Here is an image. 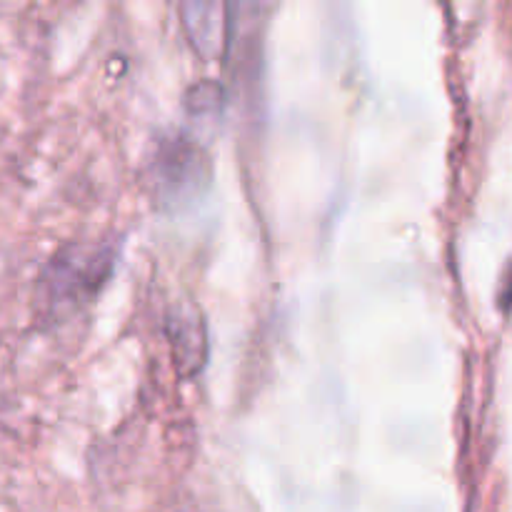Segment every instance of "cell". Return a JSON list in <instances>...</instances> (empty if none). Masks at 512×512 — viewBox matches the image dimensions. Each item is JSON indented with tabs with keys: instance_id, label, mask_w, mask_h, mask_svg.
Wrapping results in <instances>:
<instances>
[{
	"instance_id": "3957f363",
	"label": "cell",
	"mask_w": 512,
	"mask_h": 512,
	"mask_svg": "<svg viewBox=\"0 0 512 512\" xmlns=\"http://www.w3.org/2000/svg\"><path fill=\"white\" fill-rule=\"evenodd\" d=\"M168 335L180 373H198L205 363V355H208L205 323L198 308L190 303L175 305L168 315Z\"/></svg>"
},
{
	"instance_id": "7a4b0ae2",
	"label": "cell",
	"mask_w": 512,
	"mask_h": 512,
	"mask_svg": "<svg viewBox=\"0 0 512 512\" xmlns=\"http://www.w3.org/2000/svg\"><path fill=\"white\" fill-rule=\"evenodd\" d=\"M110 270V253L105 250L70 248L68 255H58L50 263V290L55 300H70L93 293Z\"/></svg>"
},
{
	"instance_id": "6da1fadb",
	"label": "cell",
	"mask_w": 512,
	"mask_h": 512,
	"mask_svg": "<svg viewBox=\"0 0 512 512\" xmlns=\"http://www.w3.org/2000/svg\"><path fill=\"white\" fill-rule=\"evenodd\" d=\"M208 158L188 138H168L153 155V190L168 205L188 203L208 185Z\"/></svg>"
}]
</instances>
